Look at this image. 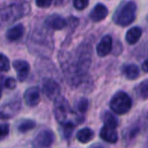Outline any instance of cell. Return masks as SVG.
Segmentation results:
<instances>
[{
    "mask_svg": "<svg viewBox=\"0 0 148 148\" xmlns=\"http://www.w3.org/2000/svg\"><path fill=\"white\" fill-rule=\"evenodd\" d=\"M137 6L134 1H128L119 7L116 13L114 14V21L118 25L127 27L131 25L136 17Z\"/></svg>",
    "mask_w": 148,
    "mask_h": 148,
    "instance_id": "obj_1",
    "label": "cell"
},
{
    "mask_svg": "<svg viewBox=\"0 0 148 148\" xmlns=\"http://www.w3.org/2000/svg\"><path fill=\"white\" fill-rule=\"evenodd\" d=\"M72 113V110L70 108L68 101L63 97H59L56 99L55 103V116L60 124L66 126L71 125V122L69 121V116Z\"/></svg>",
    "mask_w": 148,
    "mask_h": 148,
    "instance_id": "obj_3",
    "label": "cell"
},
{
    "mask_svg": "<svg viewBox=\"0 0 148 148\" xmlns=\"http://www.w3.org/2000/svg\"><path fill=\"white\" fill-rule=\"evenodd\" d=\"M139 92L143 99H148V79L144 80L139 86Z\"/></svg>",
    "mask_w": 148,
    "mask_h": 148,
    "instance_id": "obj_20",
    "label": "cell"
},
{
    "mask_svg": "<svg viewBox=\"0 0 148 148\" xmlns=\"http://www.w3.org/2000/svg\"><path fill=\"white\" fill-rule=\"evenodd\" d=\"M19 109H21V103L17 101H13L6 105H3L0 109V119H10L19 111Z\"/></svg>",
    "mask_w": 148,
    "mask_h": 148,
    "instance_id": "obj_5",
    "label": "cell"
},
{
    "mask_svg": "<svg viewBox=\"0 0 148 148\" xmlns=\"http://www.w3.org/2000/svg\"><path fill=\"white\" fill-rule=\"evenodd\" d=\"M142 36V31L140 27H134L132 29H130L126 34V41L129 45H134L140 40Z\"/></svg>",
    "mask_w": 148,
    "mask_h": 148,
    "instance_id": "obj_13",
    "label": "cell"
},
{
    "mask_svg": "<svg viewBox=\"0 0 148 148\" xmlns=\"http://www.w3.org/2000/svg\"><path fill=\"white\" fill-rule=\"evenodd\" d=\"M95 148H103L101 146H97V147H95Z\"/></svg>",
    "mask_w": 148,
    "mask_h": 148,
    "instance_id": "obj_27",
    "label": "cell"
},
{
    "mask_svg": "<svg viewBox=\"0 0 148 148\" xmlns=\"http://www.w3.org/2000/svg\"><path fill=\"white\" fill-rule=\"evenodd\" d=\"M13 67L17 72V77L19 80L23 81L25 79H27L29 73V65L27 62L23 61V60H16L13 62Z\"/></svg>",
    "mask_w": 148,
    "mask_h": 148,
    "instance_id": "obj_9",
    "label": "cell"
},
{
    "mask_svg": "<svg viewBox=\"0 0 148 148\" xmlns=\"http://www.w3.org/2000/svg\"><path fill=\"white\" fill-rule=\"evenodd\" d=\"M0 97H1V92H0Z\"/></svg>",
    "mask_w": 148,
    "mask_h": 148,
    "instance_id": "obj_28",
    "label": "cell"
},
{
    "mask_svg": "<svg viewBox=\"0 0 148 148\" xmlns=\"http://www.w3.org/2000/svg\"><path fill=\"white\" fill-rule=\"evenodd\" d=\"M35 126H36V124L34 121H32V120H25V121L19 124L18 130H19V132H27L29 130L35 128Z\"/></svg>",
    "mask_w": 148,
    "mask_h": 148,
    "instance_id": "obj_18",
    "label": "cell"
},
{
    "mask_svg": "<svg viewBox=\"0 0 148 148\" xmlns=\"http://www.w3.org/2000/svg\"><path fill=\"white\" fill-rule=\"evenodd\" d=\"M8 132H9L8 125H6V124H2V125H0V139L4 138L5 136L8 134Z\"/></svg>",
    "mask_w": 148,
    "mask_h": 148,
    "instance_id": "obj_24",
    "label": "cell"
},
{
    "mask_svg": "<svg viewBox=\"0 0 148 148\" xmlns=\"http://www.w3.org/2000/svg\"><path fill=\"white\" fill-rule=\"evenodd\" d=\"M110 107L114 113L118 115H124L128 113L132 107L131 97L124 91H118L112 97Z\"/></svg>",
    "mask_w": 148,
    "mask_h": 148,
    "instance_id": "obj_2",
    "label": "cell"
},
{
    "mask_svg": "<svg viewBox=\"0 0 148 148\" xmlns=\"http://www.w3.org/2000/svg\"><path fill=\"white\" fill-rule=\"evenodd\" d=\"M74 7L78 10H83L88 6V0H74Z\"/></svg>",
    "mask_w": 148,
    "mask_h": 148,
    "instance_id": "obj_21",
    "label": "cell"
},
{
    "mask_svg": "<svg viewBox=\"0 0 148 148\" xmlns=\"http://www.w3.org/2000/svg\"><path fill=\"white\" fill-rule=\"evenodd\" d=\"M5 86L9 89H14L15 86H16V82L13 78H8L5 81Z\"/></svg>",
    "mask_w": 148,
    "mask_h": 148,
    "instance_id": "obj_25",
    "label": "cell"
},
{
    "mask_svg": "<svg viewBox=\"0 0 148 148\" xmlns=\"http://www.w3.org/2000/svg\"><path fill=\"white\" fill-rule=\"evenodd\" d=\"M76 137L81 143H87V142L92 140V138L95 137V133L92 130L88 129V128H84V129H81L80 131H78Z\"/></svg>",
    "mask_w": 148,
    "mask_h": 148,
    "instance_id": "obj_15",
    "label": "cell"
},
{
    "mask_svg": "<svg viewBox=\"0 0 148 148\" xmlns=\"http://www.w3.org/2000/svg\"><path fill=\"white\" fill-rule=\"evenodd\" d=\"M23 31H25V29H23V25H17L11 27L10 29H8V31H7L6 38L9 40V41H16V40H18L19 38L23 36Z\"/></svg>",
    "mask_w": 148,
    "mask_h": 148,
    "instance_id": "obj_14",
    "label": "cell"
},
{
    "mask_svg": "<svg viewBox=\"0 0 148 148\" xmlns=\"http://www.w3.org/2000/svg\"><path fill=\"white\" fill-rule=\"evenodd\" d=\"M9 70V61L8 58L3 54H0V71L6 72Z\"/></svg>",
    "mask_w": 148,
    "mask_h": 148,
    "instance_id": "obj_19",
    "label": "cell"
},
{
    "mask_svg": "<svg viewBox=\"0 0 148 148\" xmlns=\"http://www.w3.org/2000/svg\"><path fill=\"white\" fill-rule=\"evenodd\" d=\"M112 46H113V41H112L111 36H105L101 42L99 43L97 47V53L99 57H105L108 54L111 53Z\"/></svg>",
    "mask_w": 148,
    "mask_h": 148,
    "instance_id": "obj_8",
    "label": "cell"
},
{
    "mask_svg": "<svg viewBox=\"0 0 148 148\" xmlns=\"http://www.w3.org/2000/svg\"><path fill=\"white\" fill-rule=\"evenodd\" d=\"M76 107H77V109H78V111H80L81 113H84V112H86L87 108H88V101L85 99H81L80 101L77 103Z\"/></svg>",
    "mask_w": 148,
    "mask_h": 148,
    "instance_id": "obj_22",
    "label": "cell"
},
{
    "mask_svg": "<svg viewBox=\"0 0 148 148\" xmlns=\"http://www.w3.org/2000/svg\"><path fill=\"white\" fill-rule=\"evenodd\" d=\"M142 69L144 72H148V59L144 61V63L142 64Z\"/></svg>",
    "mask_w": 148,
    "mask_h": 148,
    "instance_id": "obj_26",
    "label": "cell"
},
{
    "mask_svg": "<svg viewBox=\"0 0 148 148\" xmlns=\"http://www.w3.org/2000/svg\"><path fill=\"white\" fill-rule=\"evenodd\" d=\"M55 136L54 133L50 130H44L40 132L35 138V143L40 147H49L53 144Z\"/></svg>",
    "mask_w": 148,
    "mask_h": 148,
    "instance_id": "obj_6",
    "label": "cell"
},
{
    "mask_svg": "<svg viewBox=\"0 0 148 148\" xmlns=\"http://www.w3.org/2000/svg\"><path fill=\"white\" fill-rule=\"evenodd\" d=\"M52 1L53 0H36V3L39 7H42V8H47L50 5L52 4Z\"/></svg>",
    "mask_w": 148,
    "mask_h": 148,
    "instance_id": "obj_23",
    "label": "cell"
},
{
    "mask_svg": "<svg viewBox=\"0 0 148 148\" xmlns=\"http://www.w3.org/2000/svg\"><path fill=\"white\" fill-rule=\"evenodd\" d=\"M147 19H148V18H147Z\"/></svg>",
    "mask_w": 148,
    "mask_h": 148,
    "instance_id": "obj_29",
    "label": "cell"
},
{
    "mask_svg": "<svg viewBox=\"0 0 148 148\" xmlns=\"http://www.w3.org/2000/svg\"><path fill=\"white\" fill-rule=\"evenodd\" d=\"M47 21H48V23H49L50 27L54 29H63L64 27H66V25H67L65 19L58 16V15L50 17Z\"/></svg>",
    "mask_w": 148,
    "mask_h": 148,
    "instance_id": "obj_16",
    "label": "cell"
},
{
    "mask_svg": "<svg viewBox=\"0 0 148 148\" xmlns=\"http://www.w3.org/2000/svg\"><path fill=\"white\" fill-rule=\"evenodd\" d=\"M124 76L129 80H135L139 77V68L134 64H127L122 69Z\"/></svg>",
    "mask_w": 148,
    "mask_h": 148,
    "instance_id": "obj_12",
    "label": "cell"
},
{
    "mask_svg": "<svg viewBox=\"0 0 148 148\" xmlns=\"http://www.w3.org/2000/svg\"><path fill=\"white\" fill-rule=\"evenodd\" d=\"M43 91L50 99H57L60 95V86L55 80L46 78L43 82Z\"/></svg>",
    "mask_w": 148,
    "mask_h": 148,
    "instance_id": "obj_4",
    "label": "cell"
},
{
    "mask_svg": "<svg viewBox=\"0 0 148 148\" xmlns=\"http://www.w3.org/2000/svg\"><path fill=\"white\" fill-rule=\"evenodd\" d=\"M25 101L27 106L29 107H36L40 103V88L37 86L29 87L25 92Z\"/></svg>",
    "mask_w": 148,
    "mask_h": 148,
    "instance_id": "obj_7",
    "label": "cell"
},
{
    "mask_svg": "<svg viewBox=\"0 0 148 148\" xmlns=\"http://www.w3.org/2000/svg\"><path fill=\"white\" fill-rule=\"evenodd\" d=\"M108 13H109V11H108V8L105 5L97 4L90 12V18L92 21L97 23V21H101L103 19H105L107 17Z\"/></svg>",
    "mask_w": 148,
    "mask_h": 148,
    "instance_id": "obj_10",
    "label": "cell"
},
{
    "mask_svg": "<svg viewBox=\"0 0 148 148\" xmlns=\"http://www.w3.org/2000/svg\"><path fill=\"white\" fill-rule=\"evenodd\" d=\"M99 136L101 139L105 140L106 142H109V143H116L118 141V134L115 131V129L107 127V126H103L101 128Z\"/></svg>",
    "mask_w": 148,
    "mask_h": 148,
    "instance_id": "obj_11",
    "label": "cell"
},
{
    "mask_svg": "<svg viewBox=\"0 0 148 148\" xmlns=\"http://www.w3.org/2000/svg\"><path fill=\"white\" fill-rule=\"evenodd\" d=\"M103 122H105V126L110 128H113V129H116L118 126V120L113 114L111 113H106L105 117H103Z\"/></svg>",
    "mask_w": 148,
    "mask_h": 148,
    "instance_id": "obj_17",
    "label": "cell"
}]
</instances>
